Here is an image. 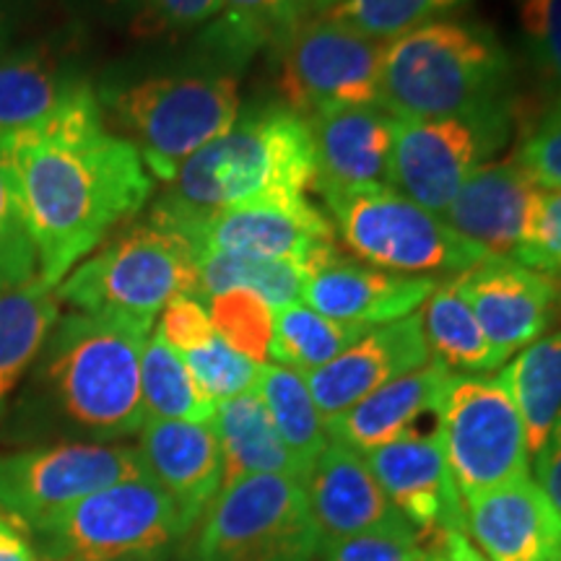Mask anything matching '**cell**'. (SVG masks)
Listing matches in <instances>:
<instances>
[{
    "label": "cell",
    "instance_id": "7bdbcfd3",
    "mask_svg": "<svg viewBox=\"0 0 561 561\" xmlns=\"http://www.w3.org/2000/svg\"><path fill=\"white\" fill-rule=\"evenodd\" d=\"M525 268L561 278V191H543L528 240L512 255Z\"/></svg>",
    "mask_w": 561,
    "mask_h": 561
},
{
    "label": "cell",
    "instance_id": "5bb4252c",
    "mask_svg": "<svg viewBox=\"0 0 561 561\" xmlns=\"http://www.w3.org/2000/svg\"><path fill=\"white\" fill-rule=\"evenodd\" d=\"M178 229L195 252L219 250L231 255L305 265L307 271L339 255V237L325 210L301 198H268L224 208Z\"/></svg>",
    "mask_w": 561,
    "mask_h": 561
},
{
    "label": "cell",
    "instance_id": "cb8c5ba5",
    "mask_svg": "<svg viewBox=\"0 0 561 561\" xmlns=\"http://www.w3.org/2000/svg\"><path fill=\"white\" fill-rule=\"evenodd\" d=\"M305 491L322 549L401 515L371 476L364 455L333 439L314 460Z\"/></svg>",
    "mask_w": 561,
    "mask_h": 561
},
{
    "label": "cell",
    "instance_id": "c3c4849f",
    "mask_svg": "<svg viewBox=\"0 0 561 561\" xmlns=\"http://www.w3.org/2000/svg\"><path fill=\"white\" fill-rule=\"evenodd\" d=\"M0 561H39L30 541L21 538V533L3 517H0Z\"/></svg>",
    "mask_w": 561,
    "mask_h": 561
},
{
    "label": "cell",
    "instance_id": "8d00e7d4",
    "mask_svg": "<svg viewBox=\"0 0 561 561\" xmlns=\"http://www.w3.org/2000/svg\"><path fill=\"white\" fill-rule=\"evenodd\" d=\"M219 339L257 364H271L273 307L250 289H229L206 299Z\"/></svg>",
    "mask_w": 561,
    "mask_h": 561
},
{
    "label": "cell",
    "instance_id": "b9f144b4",
    "mask_svg": "<svg viewBox=\"0 0 561 561\" xmlns=\"http://www.w3.org/2000/svg\"><path fill=\"white\" fill-rule=\"evenodd\" d=\"M512 159L541 191H561V96L528 130Z\"/></svg>",
    "mask_w": 561,
    "mask_h": 561
},
{
    "label": "cell",
    "instance_id": "7dc6e473",
    "mask_svg": "<svg viewBox=\"0 0 561 561\" xmlns=\"http://www.w3.org/2000/svg\"><path fill=\"white\" fill-rule=\"evenodd\" d=\"M426 561H486L483 553L476 549L468 533L453 530L426 546Z\"/></svg>",
    "mask_w": 561,
    "mask_h": 561
},
{
    "label": "cell",
    "instance_id": "d590c367",
    "mask_svg": "<svg viewBox=\"0 0 561 561\" xmlns=\"http://www.w3.org/2000/svg\"><path fill=\"white\" fill-rule=\"evenodd\" d=\"M468 0H335L333 9L320 13L367 34L377 42H390L416 30L426 21L442 19Z\"/></svg>",
    "mask_w": 561,
    "mask_h": 561
},
{
    "label": "cell",
    "instance_id": "e575fe53",
    "mask_svg": "<svg viewBox=\"0 0 561 561\" xmlns=\"http://www.w3.org/2000/svg\"><path fill=\"white\" fill-rule=\"evenodd\" d=\"M367 331L364 325L325 318L305 301H294L273 312L271 359L299 371L325 367Z\"/></svg>",
    "mask_w": 561,
    "mask_h": 561
},
{
    "label": "cell",
    "instance_id": "f35d334b",
    "mask_svg": "<svg viewBox=\"0 0 561 561\" xmlns=\"http://www.w3.org/2000/svg\"><path fill=\"white\" fill-rule=\"evenodd\" d=\"M37 278V250L26 229L16 182L0 159V291Z\"/></svg>",
    "mask_w": 561,
    "mask_h": 561
},
{
    "label": "cell",
    "instance_id": "5b68a950",
    "mask_svg": "<svg viewBox=\"0 0 561 561\" xmlns=\"http://www.w3.org/2000/svg\"><path fill=\"white\" fill-rule=\"evenodd\" d=\"M107 123L136 146L151 178L170 182L240 117V76L206 47L191 66L115 76L96 89Z\"/></svg>",
    "mask_w": 561,
    "mask_h": 561
},
{
    "label": "cell",
    "instance_id": "9c48e42d",
    "mask_svg": "<svg viewBox=\"0 0 561 561\" xmlns=\"http://www.w3.org/2000/svg\"><path fill=\"white\" fill-rule=\"evenodd\" d=\"M32 530L47 561L151 557L187 533L174 502L149 473L94 491Z\"/></svg>",
    "mask_w": 561,
    "mask_h": 561
},
{
    "label": "cell",
    "instance_id": "8fae6325",
    "mask_svg": "<svg viewBox=\"0 0 561 561\" xmlns=\"http://www.w3.org/2000/svg\"><path fill=\"white\" fill-rule=\"evenodd\" d=\"M512 121V104L466 117L396 121L388 185L442 216L468 178L507 146Z\"/></svg>",
    "mask_w": 561,
    "mask_h": 561
},
{
    "label": "cell",
    "instance_id": "277c9868",
    "mask_svg": "<svg viewBox=\"0 0 561 561\" xmlns=\"http://www.w3.org/2000/svg\"><path fill=\"white\" fill-rule=\"evenodd\" d=\"M512 58L489 26L442 16L385 42L380 107L396 121L466 117L512 104Z\"/></svg>",
    "mask_w": 561,
    "mask_h": 561
},
{
    "label": "cell",
    "instance_id": "f6af8a7d",
    "mask_svg": "<svg viewBox=\"0 0 561 561\" xmlns=\"http://www.w3.org/2000/svg\"><path fill=\"white\" fill-rule=\"evenodd\" d=\"M536 483L561 515V413L536 453Z\"/></svg>",
    "mask_w": 561,
    "mask_h": 561
},
{
    "label": "cell",
    "instance_id": "7c38bea8",
    "mask_svg": "<svg viewBox=\"0 0 561 561\" xmlns=\"http://www.w3.org/2000/svg\"><path fill=\"white\" fill-rule=\"evenodd\" d=\"M382 42L331 16H310L278 47L280 104L310 121L341 107H380Z\"/></svg>",
    "mask_w": 561,
    "mask_h": 561
},
{
    "label": "cell",
    "instance_id": "bcb514c9",
    "mask_svg": "<svg viewBox=\"0 0 561 561\" xmlns=\"http://www.w3.org/2000/svg\"><path fill=\"white\" fill-rule=\"evenodd\" d=\"M45 0H0V47L42 26Z\"/></svg>",
    "mask_w": 561,
    "mask_h": 561
},
{
    "label": "cell",
    "instance_id": "484cf974",
    "mask_svg": "<svg viewBox=\"0 0 561 561\" xmlns=\"http://www.w3.org/2000/svg\"><path fill=\"white\" fill-rule=\"evenodd\" d=\"M210 426H214L221 450V486L255 473H276L289 476V479L301 483L307 481L305 468L278 437L276 426H273L268 411H265L255 390L216 403Z\"/></svg>",
    "mask_w": 561,
    "mask_h": 561
},
{
    "label": "cell",
    "instance_id": "2e32d148",
    "mask_svg": "<svg viewBox=\"0 0 561 561\" xmlns=\"http://www.w3.org/2000/svg\"><path fill=\"white\" fill-rule=\"evenodd\" d=\"M364 460L392 507L416 530L424 549L445 533H466L462 496L453 481L437 430L405 434L367 453Z\"/></svg>",
    "mask_w": 561,
    "mask_h": 561
},
{
    "label": "cell",
    "instance_id": "ffe728a7",
    "mask_svg": "<svg viewBox=\"0 0 561 561\" xmlns=\"http://www.w3.org/2000/svg\"><path fill=\"white\" fill-rule=\"evenodd\" d=\"M437 284L439 278L403 276L339 252L310 273L301 301L331 320L375 328L416 314Z\"/></svg>",
    "mask_w": 561,
    "mask_h": 561
},
{
    "label": "cell",
    "instance_id": "3957f363",
    "mask_svg": "<svg viewBox=\"0 0 561 561\" xmlns=\"http://www.w3.org/2000/svg\"><path fill=\"white\" fill-rule=\"evenodd\" d=\"M151 325L121 312L62 314L34 362L32 392L42 409L96 439L140 432V356Z\"/></svg>",
    "mask_w": 561,
    "mask_h": 561
},
{
    "label": "cell",
    "instance_id": "f1b7e54d",
    "mask_svg": "<svg viewBox=\"0 0 561 561\" xmlns=\"http://www.w3.org/2000/svg\"><path fill=\"white\" fill-rule=\"evenodd\" d=\"M419 318L432 362L442 364L453 375L455 371L481 375V371H491L504 364L483 335L479 320L460 294L455 278L439 280L432 297L424 301Z\"/></svg>",
    "mask_w": 561,
    "mask_h": 561
},
{
    "label": "cell",
    "instance_id": "d4e9b609",
    "mask_svg": "<svg viewBox=\"0 0 561 561\" xmlns=\"http://www.w3.org/2000/svg\"><path fill=\"white\" fill-rule=\"evenodd\" d=\"M447 371L442 364L432 362L424 367L409 371L375 390L371 396L362 398L341 416L325 421L328 439L341 442L351 450L367 455L377 447L419 432L416 424L424 416L437 413V403L445 388Z\"/></svg>",
    "mask_w": 561,
    "mask_h": 561
},
{
    "label": "cell",
    "instance_id": "52a82bcc",
    "mask_svg": "<svg viewBox=\"0 0 561 561\" xmlns=\"http://www.w3.org/2000/svg\"><path fill=\"white\" fill-rule=\"evenodd\" d=\"M198 286V252L178 229L149 219L91 252L55 286L60 301L81 312H121L153 322Z\"/></svg>",
    "mask_w": 561,
    "mask_h": 561
},
{
    "label": "cell",
    "instance_id": "9a60e30c",
    "mask_svg": "<svg viewBox=\"0 0 561 561\" xmlns=\"http://www.w3.org/2000/svg\"><path fill=\"white\" fill-rule=\"evenodd\" d=\"M83 87L89 81L68 26H37L0 47V149L45 123Z\"/></svg>",
    "mask_w": 561,
    "mask_h": 561
},
{
    "label": "cell",
    "instance_id": "8992f818",
    "mask_svg": "<svg viewBox=\"0 0 561 561\" xmlns=\"http://www.w3.org/2000/svg\"><path fill=\"white\" fill-rule=\"evenodd\" d=\"M335 237L377 268L403 276H460L486 261V252L447 227L439 214L392 191L390 185L322 191Z\"/></svg>",
    "mask_w": 561,
    "mask_h": 561
},
{
    "label": "cell",
    "instance_id": "816d5d0a",
    "mask_svg": "<svg viewBox=\"0 0 561 561\" xmlns=\"http://www.w3.org/2000/svg\"><path fill=\"white\" fill-rule=\"evenodd\" d=\"M559 284H561V278H559Z\"/></svg>",
    "mask_w": 561,
    "mask_h": 561
},
{
    "label": "cell",
    "instance_id": "ac0fdd59",
    "mask_svg": "<svg viewBox=\"0 0 561 561\" xmlns=\"http://www.w3.org/2000/svg\"><path fill=\"white\" fill-rule=\"evenodd\" d=\"M430 346L416 312L369 328L325 367L301 375L322 421H331L388 382L430 364Z\"/></svg>",
    "mask_w": 561,
    "mask_h": 561
},
{
    "label": "cell",
    "instance_id": "6da1fadb",
    "mask_svg": "<svg viewBox=\"0 0 561 561\" xmlns=\"http://www.w3.org/2000/svg\"><path fill=\"white\" fill-rule=\"evenodd\" d=\"M0 159L16 182L37 276L53 289L153 193L151 172L136 146L110 128L91 83L5 144Z\"/></svg>",
    "mask_w": 561,
    "mask_h": 561
},
{
    "label": "cell",
    "instance_id": "1f68e13d",
    "mask_svg": "<svg viewBox=\"0 0 561 561\" xmlns=\"http://www.w3.org/2000/svg\"><path fill=\"white\" fill-rule=\"evenodd\" d=\"M310 271L305 265L284 261H261V257L231 255V252H198V286L195 297L210 299L229 289H250L268 301L273 310L301 301Z\"/></svg>",
    "mask_w": 561,
    "mask_h": 561
},
{
    "label": "cell",
    "instance_id": "836d02e7",
    "mask_svg": "<svg viewBox=\"0 0 561 561\" xmlns=\"http://www.w3.org/2000/svg\"><path fill=\"white\" fill-rule=\"evenodd\" d=\"M70 13L94 16L136 39L180 37L219 16L221 0H60Z\"/></svg>",
    "mask_w": 561,
    "mask_h": 561
},
{
    "label": "cell",
    "instance_id": "4fadbf2b",
    "mask_svg": "<svg viewBox=\"0 0 561 561\" xmlns=\"http://www.w3.org/2000/svg\"><path fill=\"white\" fill-rule=\"evenodd\" d=\"M138 476H146L138 447L104 442H58L0 455V510L37 528L83 496Z\"/></svg>",
    "mask_w": 561,
    "mask_h": 561
},
{
    "label": "cell",
    "instance_id": "ee69618b",
    "mask_svg": "<svg viewBox=\"0 0 561 561\" xmlns=\"http://www.w3.org/2000/svg\"><path fill=\"white\" fill-rule=\"evenodd\" d=\"M157 333L161 335V341L170 343L180 354L203 346L216 335L206 301L195 297V294H182L161 310Z\"/></svg>",
    "mask_w": 561,
    "mask_h": 561
},
{
    "label": "cell",
    "instance_id": "f907efd6",
    "mask_svg": "<svg viewBox=\"0 0 561 561\" xmlns=\"http://www.w3.org/2000/svg\"><path fill=\"white\" fill-rule=\"evenodd\" d=\"M117 561H159V553H151V557H128V559H117Z\"/></svg>",
    "mask_w": 561,
    "mask_h": 561
},
{
    "label": "cell",
    "instance_id": "83f0119b",
    "mask_svg": "<svg viewBox=\"0 0 561 561\" xmlns=\"http://www.w3.org/2000/svg\"><path fill=\"white\" fill-rule=\"evenodd\" d=\"M305 19L301 0H221L201 45L224 66L240 70L263 47L278 50Z\"/></svg>",
    "mask_w": 561,
    "mask_h": 561
},
{
    "label": "cell",
    "instance_id": "44dd1931",
    "mask_svg": "<svg viewBox=\"0 0 561 561\" xmlns=\"http://www.w3.org/2000/svg\"><path fill=\"white\" fill-rule=\"evenodd\" d=\"M466 533L486 561H561V515L530 476L466 502Z\"/></svg>",
    "mask_w": 561,
    "mask_h": 561
},
{
    "label": "cell",
    "instance_id": "74e56055",
    "mask_svg": "<svg viewBox=\"0 0 561 561\" xmlns=\"http://www.w3.org/2000/svg\"><path fill=\"white\" fill-rule=\"evenodd\" d=\"M182 359H185L187 369L193 371L201 390L214 403L229 401V398L255 390L263 367V364L252 362L237 348H231L219 335H214V339L198 348L185 351Z\"/></svg>",
    "mask_w": 561,
    "mask_h": 561
},
{
    "label": "cell",
    "instance_id": "4316f807",
    "mask_svg": "<svg viewBox=\"0 0 561 561\" xmlns=\"http://www.w3.org/2000/svg\"><path fill=\"white\" fill-rule=\"evenodd\" d=\"M58 320V291L39 276L0 291V411L39 359Z\"/></svg>",
    "mask_w": 561,
    "mask_h": 561
},
{
    "label": "cell",
    "instance_id": "7a4b0ae2",
    "mask_svg": "<svg viewBox=\"0 0 561 561\" xmlns=\"http://www.w3.org/2000/svg\"><path fill=\"white\" fill-rule=\"evenodd\" d=\"M153 203L167 227L268 198H301L314 185L310 123L286 104H257L195 151Z\"/></svg>",
    "mask_w": 561,
    "mask_h": 561
},
{
    "label": "cell",
    "instance_id": "ab89813d",
    "mask_svg": "<svg viewBox=\"0 0 561 561\" xmlns=\"http://www.w3.org/2000/svg\"><path fill=\"white\" fill-rule=\"evenodd\" d=\"M325 561H426V549L409 520L396 515L390 523L325 546Z\"/></svg>",
    "mask_w": 561,
    "mask_h": 561
},
{
    "label": "cell",
    "instance_id": "d6986e66",
    "mask_svg": "<svg viewBox=\"0 0 561 561\" xmlns=\"http://www.w3.org/2000/svg\"><path fill=\"white\" fill-rule=\"evenodd\" d=\"M543 191L515 159L489 161L460 187L442 219L491 257H512L528 240Z\"/></svg>",
    "mask_w": 561,
    "mask_h": 561
},
{
    "label": "cell",
    "instance_id": "603a6c76",
    "mask_svg": "<svg viewBox=\"0 0 561 561\" xmlns=\"http://www.w3.org/2000/svg\"><path fill=\"white\" fill-rule=\"evenodd\" d=\"M314 193L388 185L392 125L382 107H341L310 117Z\"/></svg>",
    "mask_w": 561,
    "mask_h": 561
},
{
    "label": "cell",
    "instance_id": "30bf717a",
    "mask_svg": "<svg viewBox=\"0 0 561 561\" xmlns=\"http://www.w3.org/2000/svg\"><path fill=\"white\" fill-rule=\"evenodd\" d=\"M320 549L305 483L255 473L221 486L210 502L195 561H312Z\"/></svg>",
    "mask_w": 561,
    "mask_h": 561
},
{
    "label": "cell",
    "instance_id": "f546056e",
    "mask_svg": "<svg viewBox=\"0 0 561 561\" xmlns=\"http://www.w3.org/2000/svg\"><path fill=\"white\" fill-rule=\"evenodd\" d=\"M500 380L520 411L530 455H536L561 413V331L525 346Z\"/></svg>",
    "mask_w": 561,
    "mask_h": 561
},
{
    "label": "cell",
    "instance_id": "ba28073f",
    "mask_svg": "<svg viewBox=\"0 0 561 561\" xmlns=\"http://www.w3.org/2000/svg\"><path fill=\"white\" fill-rule=\"evenodd\" d=\"M434 419L462 504L483 491L528 479V434L500 377L450 375Z\"/></svg>",
    "mask_w": 561,
    "mask_h": 561
},
{
    "label": "cell",
    "instance_id": "4dcf8cb0",
    "mask_svg": "<svg viewBox=\"0 0 561 561\" xmlns=\"http://www.w3.org/2000/svg\"><path fill=\"white\" fill-rule=\"evenodd\" d=\"M255 392L268 411L278 437L284 439V445L310 476L314 460L325 450L328 434L325 421H322L305 382V375L299 369L280 367L273 362L263 364Z\"/></svg>",
    "mask_w": 561,
    "mask_h": 561
},
{
    "label": "cell",
    "instance_id": "60d3db41",
    "mask_svg": "<svg viewBox=\"0 0 561 561\" xmlns=\"http://www.w3.org/2000/svg\"><path fill=\"white\" fill-rule=\"evenodd\" d=\"M515 5L533 66L561 91V0H515Z\"/></svg>",
    "mask_w": 561,
    "mask_h": 561
},
{
    "label": "cell",
    "instance_id": "d6a6232c",
    "mask_svg": "<svg viewBox=\"0 0 561 561\" xmlns=\"http://www.w3.org/2000/svg\"><path fill=\"white\" fill-rule=\"evenodd\" d=\"M140 398L146 419L210 424L216 411L180 351L161 341L159 333L149 335L140 356Z\"/></svg>",
    "mask_w": 561,
    "mask_h": 561
},
{
    "label": "cell",
    "instance_id": "7402d4cb",
    "mask_svg": "<svg viewBox=\"0 0 561 561\" xmlns=\"http://www.w3.org/2000/svg\"><path fill=\"white\" fill-rule=\"evenodd\" d=\"M138 453L146 473L174 502L187 530L221 491L224 466L214 426L146 419L140 426Z\"/></svg>",
    "mask_w": 561,
    "mask_h": 561
},
{
    "label": "cell",
    "instance_id": "681fc988",
    "mask_svg": "<svg viewBox=\"0 0 561 561\" xmlns=\"http://www.w3.org/2000/svg\"><path fill=\"white\" fill-rule=\"evenodd\" d=\"M335 0H301V5H305L307 13H312V16H320V13L331 11Z\"/></svg>",
    "mask_w": 561,
    "mask_h": 561
},
{
    "label": "cell",
    "instance_id": "e0dca14e",
    "mask_svg": "<svg viewBox=\"0 0 561 561\" xmlns=\"http://www.w3.org/2000/svg\"><path fill=\"white\" fill-rule=\"evenodd\" d=\"M455 284L504 362L543 339L559 312V280L512 257H486L455 276Z\"/></svg>",
    "mask_w": 561,
    "mask_h": 561
}]
</instances>
